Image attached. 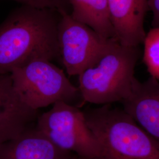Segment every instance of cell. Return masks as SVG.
I'll use <instances>...</instances> for the list:
<instances>
[{
	"mask_svg": "<svg viewBox=\"0 0 159 159\" xmlns=\"http://www.w3.org/2000/svg\"><path fill=\"white\" fill-rule=\"evenodd\" d=\"M60 18L56 11L23 5L10 13L0 24V74L33 60L58 57Z\"/></svg>",
	"mask_w": 159,
	"mask_h": 159,
	"instance_id": "obj_1",
	"label": "cell"
},
{
	"mask_svg": "<svg viewBox=\"0 0 159 159\" xmlns=\"http://www.w3.org/2000/svg\"><path fill=\"white\" fill-rule=\"evenodd\" d=\"M115 40L121 45L137 47L143 44L146 33L144 20L148 0H107Z\"/></svg>",
	"mask_w": 159,
	"mask_h": 159,
	"instance_id": "obj_8",
	"label": "cell"
},
{
	"mask_svg": "<svg viewBox=\"0 0 159 159\" xmlns=\"http://www.w3.org/2000/svg\"><path fill=\"white\" fill-rule=\"evenodd\" d=\"M143 44V61L150 76L159 81V27L148 32Z\"/></svg>",
	"mask_w": 159,
	"mask_h": 159,
	"instance_id": "obj_12",
	"label": "cell"
},
{
	"mask_svg": "<svg viewBox=\"0 0 159 159\" xmlns=\"http://www.w3.org/2000/svg\"><path fill=\"white\" fill-rule=\"evenodd\" d=\"M83 111L100 146L97 159H159V143L123 108L106 104Z\"/></svg>",
	"mask_w": 159,
	"mask_h": 159,
	"instance_id": "obj_2",
	"label": "cell"
},
{
	"mask_svg": "<svg viewBox=\"0 0 159 159\" xmlns=\"http://www.w3.org/2000/svg\"><path fill=\"white\" fill-rule=\"evenodd\" d=\"M139 57V47L113 41L96 62L78 75L83 100L102 106L123 102L138 81L134 73Z\"/></svg>",
	"mask_w": 159,
	"mask_h": 159,
	"instance_id": "obj_3",
	"label": "cell"
},
{
	"mask_svg": "<svg viewBox=\"0 0 159 159\" xmlns=\"http://www.w3.org/2000/svg\"><path fill=\"white\" fill-rule=\"evenodd\" d=\"M123 109L159 143V81L150 77L137 81L130 95L121 102Z\"/></svg>",
	"mask_w": 159,
	"mask_h": 159,
	"instance_id": "obj_9",
	"label": "cell"
},
{
	"mask_svg": "<svg viewBox=\"0 0 159 159\" xmlns=\"http://www.w3.org/2000/svg\"><path fill=\"white\" fill-rule=\"evenodd\" d=\"M70 14L60 15L57 26L58 57L70 75H79L96 62L111 43Z\"/></svg>",
	"mask_w": 159,
	"mask_h": 159,
	"instance_id": "obj_6",
	"label": "cell"
},
{
	"mask_svg": "<svg viewBox=\"0 0 159 159\" xmlns=\"http://www.w3.org/2000/svg\"><path fill=\"white\" fill-rule=\"evenodd\" d=\"M148 9L152 13L153 28L159 27V0H148Z\"/></svg>",
	"mask_w": 159,
	"mask_h": 159,
	"instance_id": "obj_14",
	"label": "cell"
},
{
	"mask_svg": "<svg viewBox=\"0 0 159 159\" xmlns=\"http://www.w3.org/2000/svg\"><path fill=\"white\" fill-rule=\"evenodd\" d=\"M1 1V0H0ZM21 3L23 6H30L41 9H49L56 11L60 15L71 14V8L68 0H11Z\"/></svg>",
	"mask_w": 159,
	"mask_h": 159,
	"instance_id": "obj_13",
	"label": "cell"
},
{
	"mask_svg": "<svg viewBox=\"0 0 159 159\" xmlns=\"http://www.w3.org/2000/svg\"><path fill=\"white\" fill-rule=\"evenodd\" d=\"M74 154L55 146L35 125L0 144V159H70Z\"/></svg>",
	"mask_w": 159,
	"mask_h": 159,
	"instance_id": "obj_10",
	"label": "cell"
},
{
	"mask_svg": "<svg viewBox=\"0 0 159 159\" xmlns=\"http://www.w3.org/2000/svg\"><path fill=\"white\" fill-rule=\"evenodd\" d=\"M10 75L18 95L34 110L61 102L70 104L80 95L63 70L48 60L30 61Z\"/></svg>",
	"mask_w": 159,
	"mask_h": 159,
	"instance_id": "obj_4",
	"label": "cell"
},
{
	"mask_svg": "<svg viewBox=\"0 0 159 159\" xmlns=\"http://www.w3.org/2000/svg\"><path fill=\"white\" fill-rule=\"evenodd\" d=\"M68 1L71 8L70 15L73 19L89 26L103 39L115 40L107 0Z\"/></svg>",
	"mask_w": 159,
	"mask_h": 159,
	"instance_id": "obj_11",
	"label": "cell"
},
{
	"mask_svg": "<svg viewBox=\"0 0 159 159\" xmlns=\"http://www.w3.org/2000/svg\"><path fill=\"white\" fill-rule=\"evenodd\" d=\"M36 127L55 146L81 159H97L98 143L86 123L83 111L67 102H56L40 115Z\"/></svg>",
	"mask_w": 159,
	"mask_h": 159,
	"instance_id": "obj_5",
	"label": "cell"
},
{
	"mask_svg": "<svg viewBox=\"0 0 159 159\" xmlns=\"http://www.w3.org/2000/svg\"><path fill=\"white\" fill-rule=\"evenodd\" d=\"M39 116L18 95L10 74H0V144L34 126Z\"/></svg>",
	"mask_w": 159,
	"mask_h": 159,
	"instance_id": "obj_7",
	"label": "cell"
},
{
	"mask_svg": "<svg viewBox=\"0 0 159 159\" xmlns=\"http://www.w3.org/2000/svg\"><path fill=\"white\" fill-rule=\"evenodd\" d=\"M70 159H81L79 157H78L77 155H75V154H74L71 158Z\"/></svg>",
	"mask_w": 159,
	"mask_h": 159,
	"instance_id": "obj_15",
	"label": "cell"
}]
</instances>
